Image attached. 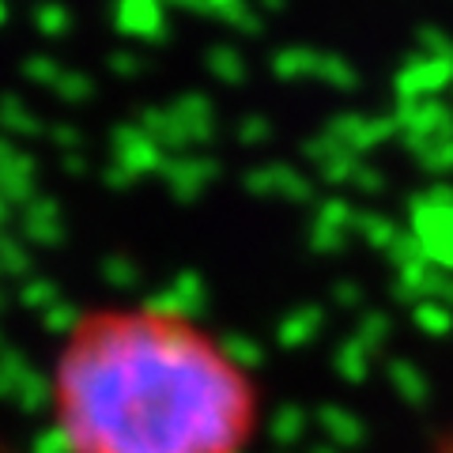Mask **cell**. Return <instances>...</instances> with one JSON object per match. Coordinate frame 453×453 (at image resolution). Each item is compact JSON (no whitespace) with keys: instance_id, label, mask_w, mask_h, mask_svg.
Returning a JSON list of instances; mask_svg holds the SVG:
<instances>
[{"instance_id":"obj_2","label":"cell","mask_w":453,"mask_h":453,"mask_svg":"<svg viewBox=\"0 0 453 453\" xmlns=\"http://www.w3.org/2000/svg\"><path fill=\"white\" fill-rule=\"evenodd\" d=\"M442 453H453V438H449V442H446V446H442Z\"/></svg>"},{"instance_id":"obj_1","label":"cell","mask_w":453,"mask_h":453,"mask_svg":"<svg viewBox=\"0 0 453 453\" xmlns=\"http://www.w3.org/2000/svg\"><path fill=\"white\" fill-rule=\"evenodd\" d=\"M65 453H246L261 389L223 340L163 303L98 306L53 359Z\"/></svg>"}]
</instances>
